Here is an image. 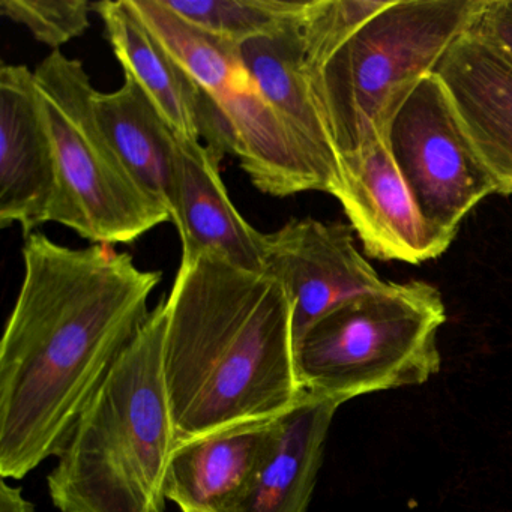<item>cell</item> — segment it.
I'll return each instance as SVG.
<instances>
[{"mask_svg":"<svg viewBox=\"0 0 512 512\" xmlns=\"http://www.w3.org/2000/svg\"><path fill=\"white\" fill-rule=\"evenodd\" d=\"M469 31L512 64V0H485Z\"/></svg>","mask_w":512,"mask_h":512,"instance_id":"cell-22","label":"cell"},{"mask_svg":"<svg viewBox=\"0 0 512 512\" xmlns=\"http://www.w3.org/2000/svg\"><path fill=\"white\" fill-rule=\"evenodd\" d=\"M194 28L242 46L274 37L305 19L310 0H161Z\"/></svg>","mask_w":512,"mask_h":512,"instance_id":"cell-19","label":"cell"},{"mask_svg":"<svg viewBox=\"0 0 512 512\" xmlns=\"http://www.w3.org/2000/svg\"><path fill=\"white\" fill-rule=\"evenodd\" d=\"M220 161L200 140L175 134L172 223L182 242L181 262L212 257L241 271L266 274V233L254 229L233 205Z\"/></svg>","mask_w":512,"mask_h":512,"instance_id":"cell-12","label":"cell"},{"mask_svg":"<svg viewBox=\"0 0 512 512\" xmlns=\"http://www.w3.org/2000/svg\"><path fill=\"white\" fill-rule=\"evenodd\" d=\"M442 293L422 280L389 283L344 302L314 323L295 347L304 392L340 403L422 385L439 373Z\"/></svg>","mask_w":512,"mask_h":512,"instance_id":"cell-5","label":"cell"},{"mask_svg":"<svg viewBox=\"0 0 512 512\" xmlns=\"http://www.w3.org/2000/svg\"><path fill=\"white\" fill-rule=\"evenodd\" d=\"M164 301V380L178 442L280 418L301 400L292 301L278 278L200 257L181 262Z\"/></svg>","mask_w":512,"mask_h":512,"instance_id":"cell-2","label":"cell"},{"mask_svg":"<svg viewBox=\"0 0 512 512\" xmlns=\"http://www.w3.org/2000/svg\"><path fill=\"white\" fill-rule=\"evenodd\" d=\"M266 274L286 287L293 307V344L344 302L385 286L340 221L293 218L265 235Z\"/></svg>","mask_w":512,"mask_h":512,"instance_id":"cell-9","label":"cell"},{"mask_svg":"<svg viewBox=\"0 0 512 512\" xmlns=\"http://www.w3.org/2000/svg\"><path fill=\"white\" fill-rule=\"evenodd\" d=\"M179 64L223 113L235 137V157L257 190L272 197L334 191L286 122L263 97L241 46L194 28L161 0H130Z\"/></svg>","mask_w":512,"mask_h":512,"instance_id":"cell-7","label":"cell"},{"mask_svg":"<svg viewBox=\"0 0 512 512\" xmlns=\"http://www.w3.org/2000/svg\"><path fill=\"white\" fill-rule=\"evenodd\" d=\"M340 401L304 392L280 418V434L253 490L235 512H307Z\"/></svg>","mask_w":512,"mask_h":512,"instance_id":"cell-17","label":"cell"},{"mask_svg":"<svg viewBox=\"0 0 512 512\" xmlns=\"http://www.w3.org/2000/svg\"><path fill=\"white\" fill-rule=\"evenodd\" d=\"M335 199L371 259L421 265L442 256L455 239L425 220L388 140L341 158V187Z\"/></svg>","mask_w":512,"mask_h":512,"instance_id":"cell-10","label":"cell"},{"mask_svg":"<svg viewBox=\"0 0 512 512\" xmlns=\"http://www.w3.org/2000/svg\"><path fill=\"white\" fill-rule=\"evenodd\" d=\"M388 145L419 211L440 232L457 236L479 202L500 194L436 74L398 110Z\"/></svg>","mask_w":512,"mask_h":512,"instance_id":"cell-8","label":"cell"},{"mask_svg":"<svg viewBox=\"0 0 512 512\" xmlns=\"http://www.w3.org/2000/svg\"><path fill=\"white\" fill-rule=\"evenodd\" d=\"M34 74L55 149L49 223L68 227L92 245L113 247L133 244L172 221L143 193L110 145L95 115L97 89L82 62L58 50Z\"/></svg>","mask_w":512,"mask_h":512,"instance_id":"cell-6","label":"cell"},{"mask_svg":"<svg viewBox=\"0 0 512 512\" xmlns=\"http://www.w3.org/2000/svg\"><path fill=\"white\" fill-rule=\"evenodd\" d=\"M473 146L500 184L512 190V64L473 32L461 35L434 71Z\"/></svg>","mask_w":512,"mask_h":512,"instance_id":"cell-14","label":"cell"},{"mask_svg":"<svg viewBox=\"0 0 512 512\" xmlns=\"http://www.w3.org/2000/svg\"><path fill=\"white\" fill-rule=\"evenodd\" d=\"M95 115L119 160L143 193L175 208V133L139 85L125 76L115 92H95Z\"/></svg>","mask_w":512,"mask_h":512,"instance_id":"cell-18","label":"cell"},{"mask_svg":"<svg viewBox=\"0 0 512 512\" xmlns=\"http://www.w3.org/2000/svg\"><path fill=\"white\" fill-rule=\"evenodd\" d=\"M485 0H391L325 64L314 94L340 160L388 140L398 110L472 28Z\"/></svg>","mask_w":512,"mask_h":512,"instance_id":"cell-4","label":"cell"},{"mask_svg":"<svg viewBox=\"0 0 512 512\" xmlns=\"http://www.w3.org/2000/svg\"><path fill=\"white\" fill-rule=\"evenodd\" d=\"M509 194H512V190H511V193H509Z\"/></svg>","mask_w":512,"mask_h":512,"instance_id":"cell-24","label":"cell"},{"mask_svg":"<svg viewBox=\"0 0 512 512\" xmlns=\"http://www.w3.org/2000/svg\"><path fill=\"white\" fill-rule=\"evenodd\" d=\"M22 287L0 344V475L23 479L61 452L151 311L160 271L109 245L26 238Z\"/></svg>","mask_w":512,"mask_h":512,"instance_id":"cell-1","label":"cell"},{"mask_svg":"<svg viewBox=\"0 0 512 512\" xmlns=\"http://www.w3.org/2000/svg\"><path fill=\"white\" fill-rule=\"evenodd\" d=\"M118 61L176 136L200 140L205 92L146 25L130 0L92 4Z\"/></svg>","mask_w":512,"mask_h":512,"instance_id":"cell-16","label":"cell"},{"mask_svg":"<svg viewBox=\"0 0 512 512\" xmlns=\"http://www.w3.org/2000/svg\"><path fill=\"white\" fill-rule=\"evenodd\" d=\"M56 193L52 133L34 71L0 68V227L17 224L28 238L49 223Z\"/></svg>","mask_w":512,"mask_h":512,"instance_id":"cell-11","label":"cell"},{"mask_svg":"<svg viewBox=\"0 0 512 512\" xmlns=\"http://www.w3.org/2000/svg\"><path fill=\"white\" fill-rule=\"evenodd\" d=\"M389 4L391 0H310L307 16L301 25L308 73L325 64Z\"/></svg>","mask_w":512,"mask_h":512,"instance_id":"cell-20","label":"cell"},{"mask_svg":"<svg viewBox=\"0 0 512 512\" xmlns=\"http://www.w3.org/2000/svg\"><path fill=\"white\" fill-rule=\"evenodd\" d=\"M301 25L248 41L241 55L263 97L331 181L335 197L341 187V160L305 67Z\"/></svg>","mask_w":512,"mask_h":512,"instance_id":"cell-15","label":"cell"},{"mask_svg":"<svg viewBox=\"0 0 512 512\" xmlns=\"http://www.w3.org/2000/svg\"><path fill=\"white\" fill-rule=\"evenodd\" d=\"M280 418L176 443L167 470V500L181 512H235L277 445Z\"/></svg>","mask_w":512,"mask_h":512,"instance_id":"cell-13","label":"cell"},{"mask_svg":"<svg viewBox=\"0 0 512 512\" xmlns=\"http://www.w3.org/2000/svg\"><path fill=\"white\" fill-rule=\"evenodd\" d=\"M166 314L163 299L77 418L47 479L59 511H166L178 443L164 380Z\"/></svg>","mask_w":512,"mask_h":512,"instance_id":"cell-3","label":"cell"},{"mask_svg":"<svg viewBox=\"0 0 512 512\" xmlns=\"http://www.w3.org/2000/svg\"><path fill=\"white\" fill-rule=\"evenodd\" d=\"M0 11L58 52L88 31L94 10L86 0H0Z\"/></svg>","mask_w":512,"mask_h":512,"instance_id":"cell-21","label":"cell"},{"mask_svg":"<svg viewBox=\"0 0 512 512\" xmlns=\"http://www.w3.org/2000/svg\"><path fill=\"white\" fill-rule=\"evenodd\" d=\"M0 512H35V505L25 499L22 488L11 487L2 479L0 482Z\"/></svg>","mask_w":512,"mask_h":512,"instance_id":"cell-23","label":"cell"}]
</instances>
